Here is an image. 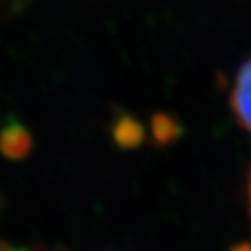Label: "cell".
Listing matches in <instances>:
<instances>
[{
    "instance_id": "1",
    "label": "cell",
    "mask_w": 251,
    "mask_h": 251,
    "mask_svg": "<svg viewBox=\"0 0 251 251\" xmlns=\"http://www.w3.org/2000/svg\"><path fill=\"white\" fill-rule=\"evenodd\" d=\"M230 108L237 124L251 134V59L237 72L230 93Z\"/></svg>"
},
{
    "instance_id": "2",
    "label": "cell",
    "mask_w": 251,
    "mask_h": 251,
    "mask_svg": "<svg viewBox=\"0 0 251 251\" xmlns=\"http://www.w3.org/2000/svg\"><path fill=\"white\" fill-rule=\"evenodd\" d=\"M33 140L28 129L20 122H11L0 131V153L11 161H21L30 155Z\"/></svg>"
},
{
    "instance_id": "3",
    "label": "cell",
    "mask_w": 251,
    "mask_h": 251,
    "mask_svg": "<svg viewBox=\"0 0 251 251\" xmlns=\"http://www.w3.org/2000/svg\"><path fill=\"white\" fill-rule=\"evenodd\" d=\"M112 136H114V141L121 149L133 150L143 143L145 131H143V126L134 117H131V115H121L114 124Z\"/></svg>"
},
{
    "instance_id": "4",
    "label": "cell",
    "mask_w": 251,
    "mask_h": 251,
    "mask_svg": "<svg viewBox=\"0 0 251 251\" xmlns=\"http://www.w3.org/2000/svg\"><path fill=\"white\" fill-rule=\"evenodd\" d=\"M152 136L157 145H171L181 136V124L169 114H155L152 117Z\"/></svg>"
},
{
    "instance_id": "5",
    "label": "cell",
    "mask_w": 251,
    "mask_h": 251,
    "mask_svg": "<svg viewBox=\"0 0 251 251\" xmlns=\"http://www.w3.org/2000/svg\"><path fill=\"white\" fill-rule=\"evenodd\" d=\"M228 251H251V244H248V243H239V244H235V246H232Z\"/></svg>"
},
{
    "instance_id": "6",
    "label": "cell",
    "mask_w": 251,
    "mask_h": 251,
    "mask_svg": "<svg viewBox=\"0 0 251 251\" xmlns=\"http://www.w3.org/2000/svg\"><path fill=\"white\" fill-rule=\"evenodd\" d=\"M248 202H250V216H251V171H250V180H248Z\"/></svg>"
}]
</instances>
